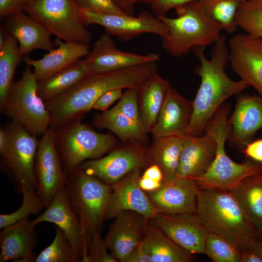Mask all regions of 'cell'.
I'll return each instance as SVG.
<instances>
[{
    "mask_svg": "<svg viewBox=\"0 0 262 262\" xmlns=\"http://www.w3.org/2000/svg\"><path fill=\"white\" fill-rule=\"evenodd\" d=\"M196 214L204 226L230 242L240 252L253 248L258 235L230 191L198 189Z\"/></svg>",
    "mask_w": 262,
    "mask_h": 262,
    "instance_id": "3957f363",
    "label": "cell"
},
{
    "mask_svg": "<svg viewBox=\"0 0 262 262\" xmlns=\"http://www.w3.org/2000/svg\"><path fill=\"white\" fill-rule=\"evenodd\" d=\"M38 81L30 66L13 82L3 108L4 114L35 136L49 129L51 118L46 104L38 92Z\"/></svg>",
    "mask_w": 262,
    "mask_h": 262,
    "instance_id": "52a82bcc",
    "label": "cell"
},
{
    "mask_svg": "<svg viewBox=\"0 0 262 262\" xmlns=\"http://www.w3.org/2000/svg\"><path fill=\"white\" fill-rule=\"evenodd\" d=\"M85 24H97L103 27L105 33L128 41L145 33L164 37L168 32L165 24L148 11H144L137 16L118 14H101L80 10Z\"/></svg>",
    "mask_w": 262,
    "mask_h": 262,
    "instance_id": "4fadbf2b",
    "label": "cell"
},
{
    "mask_svg": "<svg viewBox=\"0 0 262 262\" xmlns=\"http://www.w3.org/2000/svg\"><path fill=\"white\" fill-rule=\"evenodd\" d=\"M193 113V101L170 87L151 131L154 139L185 134Z\"/></svg>",
    "mask_w": 262,
    "mask_h": 262,
    "instance_id": "d4e9b609",
    "label": "cell"
},
{
    "mask_svg": "<svg viewBox=\"0 0 262 262\" xmlns=\"http://www.w3.org/2000/svg\"><path fill=\"white\" fill-rule=\"evenodd\" d=\"M192 50L200 62L195 72L200 77L201 82L193 100L192 118L185 134L201 135L207 124L224 102L250 86L241 80H231L226 73L229 50L225 35L221 34L213 45L210 60L206 57L203 48L196 47Z\"/></svg>",
    "mask_w": 262,
    "mask_h": 262,
    "instance_id": "7a4b0ae2",
    "label": "cell"
},
{
    "mask_svg": "<svg viewBox=\"0 0 262 262\" xmlns=\"http://www.w3.org/2000/svg\"><path fill=\"white\" fill-rule=\"evenodd\" d=\"M231 193L255 232L262 233V172L243 180Z\"/></svg>",
    "mask_w": 262,
    "mask_h": 262,
    "instance_id": "f546056e",
    "label": "cell"
},
{
    "mask_svg": "<svg viewBox=\"0 0 262 262\" xmlns=\"http://www.w3.org/2000/svg\"><path fill=\"white\" fill-rule=\"evenodd\" d=\"M95 124L110 130L122 141L142 144L147 133L139 115L138 90L127 89L115 106L96 116Z\"/></svg>",
    "mask_w": 262,
    "mask_h": 262,
    "instance_id": "9a60e30c",
    "label": "cell"
},
{
    "mask_svg": "<svg viewBox=\"0 0 262 262\" xmlns=\"http://www.w3.org/2000/svg\"><path fill=\"white\" fill-rule=\"evenodd\" d=\"M20 192L23 196L21 205L15 212L0 214V229L27 219L31 214L36 215L45 207L38 196L36 189L28 185H23Z\"/></svg>",
    "mask_w": 262,
    "mask_h": 262,
    "instance_id": "e575fe53",
    "label": "cell"
},
{
    "mask_svg": "<svg viewBox=\"0 0 262 262\" xmlns=\"http://www.w3.org/2000/svg\"><path fill=\"white\" fill-rule=\"evenodd\" d=\"M254 248L262 257V237L258 235L256 237L253 246Z\"/></svg>",
    "mask_w": 262,
    "mask_h": 262,
    "instance_id": "f907efd6",
    "label": "cell"
},
{
    "mask_svg": "<svg viewBox=\"0 0 262 262\" xmlns=\"http://www.w3.org/2000/svg\"><path fill=\"white\" fill-rule=\"evenodd\" d=\"M228 48L232 69L262 97V38L237 33L229 40Z\"/></svg>",
    "mask_w": 262,
    "mask_h": 262,
    "instance_id": "2e32d148",
    "label": "cell"
},
{
    "mask_svg": "<svg viewBox=\"0 0 262 262\" xmlns=\"http://www.w3.org/2000/svg\"><path fill=\"white\" fill-rule=\"evenodd\" d=\"M198 190L195 179L176 178L147 194L159 213L176 214L196 213Z\"/></svg>",
    "mask_w": 262,
    "mask_h": 262,
    "instance_id": "7402d4cb",
    "label": "cell"
},
{
    "mask_svg": "<svg viewBox=\"0 0 262 262\" xmlns=\"http://www.w3.org/2000/svg\"><path fill=\"white\" fill-rule=\"evenodd\" d=\"M32 0H22V2H23V3L24 4H25L30 2L31 1H32Z\"/></svg>",
    "mask_w": 262,
    "mask_h": 262,
    "instance_id": "f5cc1de1",
    "label": "cell"
},
{
    "mask_svg": "<svg viewBox=\"0 0 262 262\" xmlns=\"http://www.w3.org/2000/svg\"><path fill=\"white\" fill-rule=\"evenodd\" d=\"M141 170H133L110 185L111 191L105 219L115 218L125 211L137 213L147 220L152 219L159 213L147 194L139 186Z\"/></svg>",
    "mask_w": 262,
    "mask_h": 262,
    "instance_id": "ac0fdd59",
    "label": "cell"
},
{
    "mask_svg": "<svg viewBox=\"0 0 262 262\" xmlns=\"http://www.w3.org/2000/svg\"><path fill=\"white\" fill-rule=\"evenodd\" d=\"M25 4L22 0H0V16L7 17L16 12L23 11Z\"/></svg>",
    "mask_w": 262,
    "mask_h": 262,
    "instance_id": "ee69618b",
    "label": "cell"
},
{
    "mask_svg": "<svg viewBox=\"0 0 262 262\" xmlns=\"http://www.w3.org/2000/svg\"><path fill=\"white\" fill-rule=\"evenodd\" d=\"M148 221L190 253L204 254L205 241L209 230L196 213H159Z\"/></svg>",
    "mask_w": 262,
    "mask_h": 262,
    "instance_id": "e0dca14e",
    "label": "cell"
},
{
    "mask_svg": "<svg viewBox=\"0 0 262 262\" xmlns=\"http://www.w3.org/2000/svg\"><path fill=\"white\" fill-rule=\"evenodd\" d=\"M160 55L155 52L138 54L118 49L106 33L95 42L85 61L91 74H99L129 68L146 63L156 62Z\"/></svg>",
    "mask_w": 262,
    "mask_h": 262,
    "instance_id": "d6986e66",
    "label": "cell"
},
{
    "mask_svg": "<svg viewBox=\"0 0 262 262\" xmlns=\"http://www.w3.org/2000/svg\"><path fill=\"white\" fill-rule=\"evenodd\" d=\"M152 162L150 149L140 144L112 150L107 155L85 161L79 166L88 175L111 185L136 169Z\"/></svg>",
    "mask_w": 262,
    "mask_h": 262,
    "instance_id": "8fae6325",
    "label": "cell"
},
{
    "mask_svg": "<svg viewBox=\"0 0 262 262\" xmlns=\"http://www.w3.org/2000/svg\"><path fill=\"white\" fill-rule=\"evenodd\" d=\"M238 27L247 33L262 38V0H246L239 7L236 18Z\"/></svg>",
    "mask_w": 262,
    "mask_h": 262,
    "instance_id": "8d00e7d4",
    "label": "cell"
},
{
    "mask_svg": "<svg viewBox=\"0 0 262 262\" xmlns=\"http://www.w3.org/2000/svg\"><path fill=\"white\" fill-rule=\"evenodd\" d=\"M175 9L176 17H159L168 30L162 46L169 55L181 57L194 48L213 45L220 37L222 29L205 15L197 0Z\"/></svg>",
    "mask_w": 262,
    "mask_h": 262,
    "instance_id": "5b68a950",
    "label": "cell"
},
{
    "mask_svg": "<svg viewBox=\"0 0 262 262\" xmlns=\"http://www.w3.org/2000/svg\"><path fill=\"white\" fill-rule=\"evenodd\" d=\"M81 9L96 13L125 14L112 0H76Z\"/></svg>",
    "mask_w": 262,
    "mask_h": 262,
    "instance_id": "60d3db41",
    "label": "cell"
},
{
    "mask_svg": "<svg viewBox=\"0 0 262 262\" xmlns=\"http://www.w3.org/2000/svg\"><path fill=\"white\" fill-rule=\"evenodd\" d=\"M246 0H198L205 15L229 33L237 30L238 9Z\"/></svg>",
    "mask_w": 262,
    "mask_h": 262,
    "instance_id": "d6a6232c",
    "label": "cell"
},
{
    "mask_svg": "<svg viewBox=\"0 0 262 262\" xmlns=\"http://www.w3.org/2000/svg\"><path fill=\"white\" fill-rule=\"evenodd\" d=\"M66 187L71 206L88 235L99 232L105 219L110 185L78 167L67 176Z\"/></svg>",
    "mask_w": 262,
    "mask_h": 262,
    "instance_id": "8992f818",
    "label": "cell"
},
{
    "mask_svg": "<svg viewBox=\"0 0 262 262\" xmlns=\"http://www.w3.org/2000/svg\"><path fill=\"white\" fill-rule=\"evenodd\" d=\"M126 262H152V261L150 254L141 241L129 255Z\"/></svg>",
    "mask_w": 262,
    "mask_h": 262,
    "instance_id": "bcb514c9",
    "label": "cell"
},
{
    "mask_svg": "<svg viewBox=\"0 0 262 262\" xmlns=\"http://www.w3.org/2000/svg\"><path fill=\"white\" fill-rule=\"evenodd\" d=\"M8 131L9 145L1 156L5 168L18 190L23 185L36 189L34 164L39 140L24 127L14 122Z\"/></svg>",
    "mask_w": 262,
    "mask_h": 262,
    "instance_id": "30bf717a",
    "label": "cell"
},
{
    "mask_svg": "<svg viewBox=\"0 0 262 262\" xmlns=\"http://www.w3.org/2000/svg\"><path fill=\"white\" fill-rule=\"evenodd\" d=\"M108 250L105 240L101 237L100 233H95L91 236L86 262H118Z\"/></svg>",
    "mask_w": 262,
    "mask_h": 262,
    "instance_id": "f35d334b",
    "label": "cell"
},
{
    "mask_svg": "<svg viewBox=\"0 0 262 262\" xmlns=\"http://www.w3.org/2000/svg\"><path fill=\"white\" fill-rule=\"evenodd\" d=\"M76 0H33L23 11L36 20L57 38L87 44L92 36L85 27Z\"/></svg>",
    "mask_w": 262,
    "mask_h": 262,
    "instance_id": "ba28073f",
    "label": "cell"
},
{
    "mask_svg": "<svg viewBox=\"0 0 262 262\" xmlns=\"http://www.w3.org/2000/svg\"><path fill=\"white\" fill-rule=\"evenodd\" d=\"M260 236H261L262 237V233L260 235Z\"/></svg>",
    "mask_w": 262,
    "mask_h": 262,
    "instance_id": "db71d44e",
    "label": "cell"
},
{
    "mask_svg": "<svg viewBox=\"0 0 262 262\" xmlns=\"http://www.w3.org/2000/svg\"><path fill=\"white\" fill-rule=\"evenodd\" d=\"M198 0H155L151 4V8L154 15L159 18L165 16L173 8L187 4Z\"/></svg>",
    "mask_w": 262,
    "mask_h": 262,
    "instance_id": "b9f144b4",
    "label": "cell"
},
{
    "mask_svg": "<svg viewBox=\"0 0 262 262\" xmlns=\"http://www.w3.org/2000/svg\"><path fill=\"white\" fill-rule=\"evenodd\" d=\"M10 142L8 130L1 128L0 130V153L1 156L6 151Z\"/></svg>",
    "mask_w": 262,
    "mask_h": 262,
    "instance_id": "681fc988",
    "label": "cell"
},
{
    "mask_svg": "<svg viewBox=\"0 0 262 262\" xmlns=\"http://www.w3.org/2000/svg\"><path fill=\"white\" fill-rule=\"evenodd\" d=\"M165 181L164 173L156 164H150L140 176L139 185L146 193L159 189Z\"/></svg>",
    "mask_w": 262,
    "mask_h": 262,
    "instance_id": "ab89813d",
    "label": "cell"
},
{
    "mask_svg": "<svg viewBox=\"0 0 262 262\" xmlns=\"http://www.w3.org/2000/svg\"><path fill=\"white\" fill-rule=\"evenodd\" d=\"M91 74L84 59L38 81V92L46 102L63 94Z\"/></svg>",
    "mask_w": 262,
    "mask_h": 262,
    "instance_id": "4dcf8cb0",
    "label": "cell"
},
{
    "mask_svg": "<svg viewBox=\"0 0 262 262\" xmlns=\"http://www.w3.org/2000/svg\"><path fill=\"white\" fill-rule=\"evenodd\" d=\"M240 262H262V257L254 248H248L240 252Z\"/></svg>",
    "mask_w": 262,
    "mask_h": 262,
    "instance_id": "c3c4849f",
    "label": "cell"
},
{
    "mask_svg": "<svg viewBox=\"0 0 262 262\" xmlns=\"http://www.w3.org/2000/svg\"><path fill=\"white\" fill-rule=\"evenodd\" d=\"M32 221L25 219L6 226L0 233V262H34L37 236Z\"/></svg>",
    "mask_w": 262,
    "mask_h": 262,
    "instance_id": "cb8c5ba5",
    "label": "cell"
},
{
    "mask_svg": "<svg viewBox=\"0 0 262 262\" xmlns=\"http://www.w3.org/2000/svg\"><path fill=\"white\" fill-rule=\"evenodd\" d=\"M61 129L62 131L56 138L59 139V153L66 176L86 160L101 157L115 145L113 135L98 132L79 120Z\"/></svg>",
    "mask_w": 262,
    "mask_h": 262,
    "instance_id": "9c48e42d",
    "label": "cell"
},
{
    "mask_svg": "<svg viewBox=\"0 0 262 262\" xmlns=\"http://www.w3.org/2000/svg\"><path fill=\"white\" fill-rule=\"evenodd\" d=\"M7 17L9 34L17 41L21 56L27 54L34 49L50 51L54 49L49 31L23 11L14 13Z\"/></svg>",
    "mask_w": 262,
    "mask_h": 262,
    "instance_id": "4316f807",
    "label": "cell"
},
{
    "mask_svg": "<svg viewBox=\"0 0 262 262\" xmlns=\"http://www.w3.org/2000/svg\"><path fill=\"white\" fill-rule=\"evenodd\" d=\"M115 4L125 14L133 16L135 13V0H112Z\"/></svg>",
    "mask_w": 262,
    "mask_h": 262,
    "instance_id": "7dc6e473",
    "label": "cell"
},
{
    "mask_svg": "<svg viewBox=\"0 0 262 262\" xmlns=\"http://www.w3.org/2000/svg\"><path fill=\"white\" fill-rule=\"evenodd\" d=\"M147 220L132 211L118 213L104 238L109 252L119 262H126L142 240Z\"/></svg>",
    "mask_w": 262,
    "mask_h": 262,
    "instance_id": "44dd1931",
    "label": "cell"
},
{
    "mask_svg": "<svg viewBox=\"0 0 262 262\" xmlns=\"http://www.w3.org/2000/svg\"><path fill=\"white\" fill-rule=\"evenodd\" d=\"M21 55L16 40L11 35H6L3 47L0 49V107L7 100L16 67Z\"/></svg>",
    "mask_w": 262,
    "mask_h": 262,
    "instance_id": "836d02e7",
    "label": "cell"
},
{
    "mask_svg": "<svg viewBox=\"0 0 262 262\" xmlns=\"http://www.w3.org/2000/svg\"><path fill=\"white\" fill-rule=\"evenodd\" d=\"M55 43L57 48L49 51L40 59L34 60L28 56L23 58L26 66L33 68V72L38 81L72 66L87 56L90 52L87 44L66 42L59 38Z\"/></svg>",
    "mask_w": 262,
    "mask_h": 262,
    "instance_id": "484cf974",
    "label": "cell"
},
{
    "mask_svg": "<svg viewBox=\"0 0 262 262\" xmlns=\"http://www.w3.org/2000/svg\"><path fill=\"white\" fill-rule=\"evenodd\" d=\"M122 95V89L109 90L98 98L92 109L102 111H105L115 101L120 99Z\"/></svg>",
    "mask_w": 262,
    "mask_h": 262,
    "instance_id": "7bdbcfd3",
    "label": "cell"
},
{
    "mask_svg": "<svg viewBox=\"0 0 262 262\" xmlns=\"http://www.w3.org/2000/svg\"><path fill=\"white\" fill-rule=\"evenodd\" d=\"M182 136L177 135L155 138L150 149L152 162L161 168L165 181L176 178L182 147Z\"/></svg>",
    "mask_w": 262,
    "mask_h": 262,
    "instance_id": "1f68e13d",
    "label": "cell"
},
{
    "mask_svg": "<svg viewBox=\"0 0 262 262\" xmlns=\"http://www.w3.org/2000/svg\"><path fill=\"white\" fill-rule=\"evenodd\" d=\"M243 152L248 159L262 164V139L247 144L243 149Z\"/></svg>",
    "mask_w": 262,
    "mask_h": 262,
    "instance_id": "f6af8a7d",
    "label": "cell"
},
{
    "mask_svg": "<svg viewBox=\"0 0 262 262\" xmlns=\"http://www.w3.org/2000/svg\"><path fill=\"white\" fill-rule=\"evenodd\" d=\"M45 209L42 214L32 220L33 223L36 225L47 222L58 227L71 244L77 262H86L91 237L71 206L66 185L59 189Z\"/></svg>",
    "mask_w": 262,
    "mask_h": 262,
    "instance_id": "7c38bea8",
    "label": "cell"
},
{
    "mask_svg": "<svg viewBox=\"0 0 262 262\" xmlns=\"http://www.w3.org/2000/svg\"><path fill=\"white\" fill-rule=\"evenodd\" d=\"M237 95L235 108L228 120L230 127L228 141L231 147L244 149L262 129V97L241 93Z\"/></svg>",
    "mask_w": 262,
    "mask_h": 262,
    "instance_id": "ffe728a7",
    "label": "cell"
},
{
    "mask_svg": "<svg viewBox=\"0 0 262 262\" xmlns=\"http://www.w3.org/2000/svg\"><path fill=\"white\" fill-rule=\"evenodd\" d=\"M204 254L213 262H240V252L222 236L209 231L205 241Z\"/></svg>",
    "mask_w": 262,
    "mask_h": 262,
    "instance_id": "74e56055",
    "label": "cell"
},
{
    "mask_svg": "<svg viewBox=\"0 0 262 262\" xmlns=\"http://www.w3.org/2000/svg\"><path fill=\"white\" fill-rule=\"evenodd\" d=\"M230 106L223 104L207 124L204 132L210 133L216 143L215 159L207 171L195 179L198 189H218L231 191L243 180L262 173V164L249 159L238 164L226 152L225 142L230 133L228 123Z\"/></svg>",
    "mask_w": 262,
    "mask_h": 262,
    "instance_id": "277c9868",
    "label": "cell"
},
{
    "mask_svg": "<svg viewBox=\"0 0 262 262\" xmlns=\"http://www.w3.org/2000/svg\"><path fill=\"white\" fill-rule=\"evenodd\" d=\"M157 72L156 62L146 63L116 71L90 74L75 86L46 103L52 129H60L78 120L93 108L98 98L115 89L138 90Z\"/></svg>",
    "mask_w": 262,
    "mask_h": 262,
    "instance_id": "6da1fadb",
    "label": "cell"
},
{
    "mask_svg": "<svg viewBox=\"0 0 262 262\" xmlns=\"http://www.w3.org/2000/svg\"><path fill=\"white\" fill-rule=\"evenodd\" d=\"M170 87V82L156 72L138 90L139 115L147 133L151 132Z\"/></svg>",
    "mask_w": 262,
    "mask_h": 262,
    "instance_id": "83f0119b",
    "label": "cell"
},
{
    "mask_svg": "<svg viewBox=\"0 0 262 262\" xmlns=\"http://www.w3.org/2000/svg\"><path fill=\"white\" fill-rule=\"evenodd\" d=\"M152 262H191L194 254L174 242L148 220L146 223L142 240Z\"/></svg>",
    "mask_w": 262,
    "mask_h": 262,
    "instance_id": "f1b7e54d",
    "label": "cell"
},
{
    "mask_svg": "<svg viewBox=\"0 0 262 262\" xmlns=\"http://www.w3.org/2000/svg\"><path fill=\"white\" fill-rule=\"evenodd\" d=\"M51 244L35 257L34 262H77L75 252L70 242L57 226Z\"/></svg>",
    "mask_w": 262,
    "mask_h": 262,
    "instance_id": "d590c367",
    "label": "cell"
},
{
    "mask_svg": "<svg viewBox=\"0 0 262 262\" xmlns=\"http://www.w3.org/2000/svg\"><path fill=\"white\" fill-rule=\"evenodd\" d=\"M216 152V142L210 133L183 135L176 178L195 179L202 176L213 162Z\"/></svg>",
    "mask_w": 262,
    "mask_h": 262,
    "instance_id": "603a6c76",
    "label": "cell"
},
{
    "mask_svg": "<svg viewBox=\"0 0 262 262\" xmlns=\"http://www.w3.org/2000/svg\"><path fill=\"white\" fill-rule=\"evenodd\" d=\"M135 0L136 2V3L141 2V3H146L151 4L155 0Z\"/></svg>",
    "mask_w": 262,
    "mask_h": 262,
    "instance_id": "816d5d0a",
    "label": "cell"
},
{
    "mask_svg": "<svg viewBox=\"0 0 262 262\" xmlns=\"http://www.w3.org/2000/svg\"><path fill=\"white\" fill-rule=\"evenodd\" d=\"M56 143V133L52 129H48L39 140L35 158L36 192L45 208L49 205L67 181Z\"/></svg>",
    "mask_w": 262,
    "mask_h": 262,
    "instance_id": "5bb4252c",
    "label": "cell"
}]
</instances>
